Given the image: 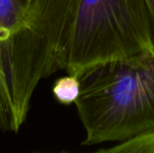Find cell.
Returning a JSON list of instances; mask_svg holds the SVG:
<instances>
[{"label":"cell","mask_w":154,"mask_h":153,"mask_svg":"<svg viewBox=\"0 0 154 153\" xmlns=\"http://www.w3.org/2000/svg\"><path fill=\"white\" fill-rule=\"evenodd\" d=\"M79 0H0V129L17 133L41 80L65 69Z\"/></svg>","instance_id":"cell-1"},{"label":"cell","mask_w":154,"mask_h":153,"mask_svg":"<svg viewBox=\"0 0 154 153\" xmlns=\"http://www.w3.org/2000/svg\"><path fill=\"white\" fill-rule=\"evenodd\" d=\"M76 105L84 145L124 142L154 131V50L93 66L79 77Z\"/></svg>","instance_id":"cell-2"},{"label":"cell","mask_w":154,"mask_h":153,"mask_svg":"<svg viewBox=\"0 0 154 153\" xmlns=\"http://www.w3.org/2000/svg\"><path fill=\"white\" fill-rule=\"evenodd\" d=\"M152 50L153 30L145 0H79L64 70L79 77L97 64Z\"/></svg>","instance_id":"cell-3"},{"label":"cell","mask_w":154,"mask_h":153,"mask_svg":"<svg viewBox=\"0 0 154 153\" xmlns=\"http://www.w3.org/2000/svg\"><path fill=\"white\" fill-rule=\"evenodd\" d=\"M154 151V131L121 142L101 153H152Z\"/></svg>","instance_id":"cell-4"},{"label":"cell","mask_w":154,"mask_h":153,"mask_svg":"<svg viewBox=\"0 0 154 153\" xmlns=\"http://www.w3.org/2000/svg\"><path fill=\"white\" fill-rule=\"evenodd\" d=\"M80 92L79 78L74 75H68L58 78L52 87L55 98L62 105L69 106L76 102Z\"/></svg>","instance_id":"cell-5"},{"label":"cell","mask_w":154,"mask_h":153,"mask_svg":"<svg viewBox=\"0 0 154 153\" xmlns=\"http://www.w3.org/2000/svg\"><path fill=\"white\" fill-rule=\"evenodd\" d=\"M145 3L147 5L150 16H151V21H152V30H153V40H154V0H145Z\"/></svg>","instance_id":"cell-6"},{"label":"cell","mask_w":154,"mask_h":153,"mask_svg":"<svg viewBox=\"0 0 154 153\" xmlns=\"http://www.w3.org/2000/svg\"><path fill=\"white\" fill-rule=\"evenodd\" d=\"M34 153H38V152H34ZM63 153H67V152H63ZM91 153H101V150H100V151H95V152H91Z\"/></svg>","instance_id":"cell-7"},{"label":"cell","mask_w":154,"mask_h":153,"mask_svg":"<svg viewBox=\"0 0 154 153\" xmlns=\"http://www.w3.org/2000/svg\"><path fill=\"white\" fill-rule=\"evenodd\" d=\"M152 153H154V151H153V152H152Z\"/></svg>","instance_id":"cell-8"}]
</instances>
